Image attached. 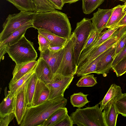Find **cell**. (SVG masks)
Returning a JSON list of instances; mask_svg holds the SVG:
<instances>
[{
  "label": "cell",
  "instance_id": "cell-32",
  "mask_svg": "<svg viewBox=\"0 0 126 126\" xmlns=\"http://www.w3.org/2000/svg\"><path fill=\"white\" fill-rule=\"evenodd\" d=\"M116 109L119 113L126 117V94H123L120 97L114 100Z\"/></svg>",
  "mask_w": 126,
  "mask_h": 126
},
{
  "label": "cell",
  "instance_id": "cell-21",
  "mask_svg": "<svg viewBox=\"0 0 126 126\" xmlns=\"http://www.w3.org/2000/svg\"><path fill=\"white\" fill-rule=\"evenodd\" d=\"M124 5H119L113 8V10L106 28H113L116 26L126 13L123 11Z\"/></svg>",
  "mask_w": 126,
  "mask_h": 126
},
{
  "label": "cell",
  "instance_id": "cell-36",
  "mask_svg": "<svg viewBox=\"0 0 126 126\" xmlns=\"http://www.w3.org/2000/svg\"><path fill=\"white\" fill-rule=\"evenodd\" d=\"M15 117L14 112L3 116H0V126H7Z\"/></svg>",
  "mask_w": 126,
  "mask_h": 126
},
{
  "label": "cell",
  "instance_id": "cell-10",
  "mask_svg": "<svg viewBox=\"0 0 126 126\" xmlns=\"http://www.w3.org/2000/svg\"><path fill=\"white\" fill-rule=\"evenodd\" d=\"M37 62L34 72L38 79L43 81L46 84L58 80L55 77L48 64L42 58L39 57Z\"/></svg>",
  "mask_w": 126,
  "mask_h": 126
},
{
  "label": "cell",
  "instance_id": "cell-33",
  "mask_svg": "<svg viewBox=\"0 0 126 126\" xmlns=\"http://www.w3.org/2000/svg\"><path fill=\"white\" fill-rule=\"evenodd\" d=\"M100 34L97 33L94 29L90 34L80 55L89 50L94 45L97 40Z\"/></svg>",
  "mask_w": 126,
  "mask_h": 126
},
{
  "label": "cell",
  "instance_id": "cell-5",
  "mask_svg": "<svg viewBox=\"0 0 126 126\" xmlns=\"http://www.w3.org/2000/svg\"><path fill=\"white\" fill-rule=\"evenodd\" d=\"M75 39V34L73 32L64 46L63 56L56 75L58 80L64 77L74 76L76 74L77 65L74 53Z\"/></svg>",
  "mask_w": 126,
  "mask_h": 126
},
{
  "label": "cell",
  "instance_id": "cell-1",
  "mask_svg": "<svg viewBox=\"0 0 126 126\" xmlns=\"http://www.w3.org/2000/svg\"><path fill=\"white\" fill-rule=\"evenodd\" d=\"M32 25L38 30L44 31L67 40L71 34L72 28L67 15L57 10L36 13Z\"/></svg>",
  "mask_w": 126,
  "mask_h": 126
},
{
  "label": "cell",
  "instance_id": "cell-16",
  "mask_svg": "<svg viewBox=\"0 0 126 126\" xmlns=\"http://www.w3.org/2000/svg\"><path fill=\"white\" fill-rule=\"evenodd\" d=\"M37 61H34L19 64H16L13 73V78L9 84H12L28 73L35 67Z\"/></svg>",
  "mask_w": 126,
  "mask_h": 126
},
{
  "label": "cell",
  "instance_id": "cell-28",
  "mask_svg": "<svg viewBox=\"0 0 126 126\" xmlns=\"http://www.w3.org/2000/svg\"><path fill=\"white\" fill-rule=\"evenodd\" d=\"M36 6V13L51 12L56 9L48 0H33Z\"/></svg>",
  "mask_w": 126,
  "mask_h": 126
},
{
  "label": "cell",
  "instance_id": "cell-25",
  "mask_svg": "<svg viewBox=\"0 0 126 126\" xmlns=\"http://www.w3.org/2000/svg\"><path fill=\"white\" fill-rule=\"evenodd\" d=\"M38 30V33L43 35L49 40L50 47L64 46L68 40L44 31Z\"/></svg>",
  "mask_w": 126,
  "mask_h": 126
},
{
  "label": "cell",
  "instance_id": "cell-30",
  "mask_svg": "<svg viewBox=\"0 0 126 126\" xmlns=\"http://www.w3.org/2000/svg\"><path fill=\"white\" fill-rule=\"evenodd\" d=\"M96 78L93 74H89L83 75L76 85L78 87H93L97 83Z\"/></svg>",
  "mask_w": 126,
  "mask_h": 126
},
{
  "label": "cell",
  "instance_id": "cell-17",
  "mask_svg": "<svg viewBox=\"0 0 126 126\" xmlns=\"http://www.w3.org/2000/svg\"><path fill=\"white\" fill-rule=\"evenodd\" d=\"M32 23L24 25L15 30L4 41L0 42V47L11 45L17 42L24 35L28 29L33 27Z\"/></svg>",
  "mask_w": 126,
  "mask_h": 126
},
{
  "label": "cell",
  "instance_id": "cell-27",
  "mask_svg": "<svg viewBox=\"0 0 126 126\" xmlns=\"http://www.w3.org/2000/svg\"><path fill=\"white\" fill-rule=\"evenodd\" d=\"M83 13L89 14L94 11L103 2L102 0H82Z\"/></svg>",
  "mask_w": 126,
  "mask_h": 126
},
{
  "label": "cell",
  "instance_id": "cell-4",
  "mask_svg": "<svg viewBox=\"0 0 126 126\" xmlns=\"http://www.w3.org/2000/svg\"><path fill=\"white\" fill-rule=\"evenodd\" d=\"M99 103L92 107L78 108L70 116L73 124L79 126H106Z\"/></svg>",
  "mask_w": 126,
  "mask_h": 126
},
{
  "label": "cell",
  "instance_id": "cell-40",
  "mask_svg": "<svg viewBox=\"0 0 126 126\" xmlns=\"http://www.w3.org/2000/svg\"><path fill=\"white\" fill-rule=\"evenodd\" d=\"M55 9L61 10L64 5L62 0H48Z\"/></svg>",
  "mask_w": 126,
  "mask_h": 126
},
{
  "label": "cell",
  "instance_id": "cell-12",
  "mask_svg": "<svg viewBox=\"0 0 126 126\" xmlns=\"http://www.w3.org/2000/svg\"><path fill=\"white\" fill-rule=\"evenodd\" d=\"M74 78V76L65 77L54 82L46 84L50 91L48 100L64 96L65 91L68 88Z\"/></svg>",
  "mask_w": 126,
  "mask_h": 126
},
{
  "label": "cell",
  "instance_id": "cell-41",
  "mask_svg": "<svg viewBox=\"0 0 126 126\" xmlns=\"http://www.w3.org/2000/svg\"><path fill=\"white\" fill-rule=\"evenodd\" d=\"M7 46L5 45L0 47V61L3 60L4 58V55L7 53Z\"/></svg>",
  "mask_w": 126,
  "mask_h": 126
},
{
  "label": "cell",
  "instance_id": "cell-8",
  "mask_svg": "<svg viewBox=\"0 0 126 126\" xmlns=\"http://www.w3.org/2000/svg\"><path fill=\"white\" fill-rule=\"evenodd\" d=\"M26 82L17 90L15 94L14 112L17 124L19 125L25 115L28 107L26 93Z\"/></svg>",
  "mask_w": 126,
  "mask_h": 126
},
{
  "label": "cell",
  "instance_id": "cell-9",
  "mask_svg": "<svg viewBox=\"0 0 126 126\" xmlns=\"http://www.w3.org/2000/svg\"><path fill=\"white\" fill-rule=\"evenodd\" d=\"M116 44L105 51V53L98 62L95 73L102 74L106 77L110 69L112 68V63L116 56Z\"/></svg>",
  "mask_w": 126,
  "mask_h": 126
},
{
  "label": "cell",
  "instance_id": "cell-44",
  "mask_svg": "<svg viewBox=\"0 0 126 126\" xmlns=\"http://www.w3.org/2000/svg\"><path fill=\"white\" fill-rule=\"evenodd\" d=\"M80 0H62L63 3L64 4L66 3L70 4L74 3Z\"/></svg>",
  "mask_w": 126,
  "mask_h": 126
},
{
  "label": "cell",
  "instance_id": "cell-24",
  "mask_svg": "<svg viewBox=\"0 0 126 126\" xmlns=\"http://www.w3.org/2000/svg\"><path fill=\"white\" fill-rule=\"evenodd\" d=\"M6 0L20 11H31L35 12L36 7L33 0Z\"/></svg>",
  "mask_w": 126,
  "mask_h": 126
},
{
  "label": "cell",
  "instance_id": "cell-39",
  "mask_svg": "<svg viewBox=\"0 0 126 126\" xmlns=\"http://www.w3.org/2000/svg\"><path fill=\"white\" fill-rule=\"evenodd\" d=\"M73 125V121L68 114L65 118L55 126H72Z\"/></svg>",
  "mask_w": 126,
  "mask_h": 126
},
{
  "label": "cell",
  "instance_id": "cell-22",
  "mask_svg": "<svg viewBox=\"0 0 126 126\" xmlns=\"http://www.w3.org/2000/svg\"><path fill=\"white\" fill-rule=\"evenodd\" d=\"M15 95L9 91L0 104V116H3L14 112Z\"/></svg>",
  "mask_w": 126,
  "mask_h": 126
},
{
  "label": "cell",
  "instance_id": "cell-34",
  "mask_svg": "<svg viewBox=\"0 0 126 126\" xmlns=\"http://www.w3.org/2000/svg\"><path fill=\"white\" fill-rule=\"evenodd\" d=\"M117 77L121 76L126 72V56L111 68Z\"/></svg>",
  "mask_w": 126,
  "mask_h": 126
},
{
  "label": "cell",
  "instance_id": "cell-42",
  "mask_svg": "<svg viewBox=\"0 0 126 126\" xmlns=\"http://www.w3.org/2000/svg\"><path fill=\"white\" fill-rule=\"evenodd\" d=\"M64 46H61L53 47H48V49L51 51L54 52H57L63 49L64 48Z\"/></svg>",
  "mask_w": 126,
  "mask_h": 126
},
{
  "label": "cell",
  "instance_id": "cell-23",
  "mask_svg": "<svg viewBox=\"0 0 126 126\" xmlns=\"http://www.w3.org/2000/svg\"><path fill=\"white\" fill-rule=\"evenodd\" d=\"M120 26H116L113 28L108 29L100 33L98 37L93 46L84 54L80 55L79 60L80 59L102 44L108 39Z\"/></svg>",
  "mask_w": 126,
  "mask_h": 126
},
{
  "label": "cell",
  "instance_id": "cell-18",
  "mask_svg": "<svg viewBox=\"0 0 126 126\" xmlns=\"http://www.w3.org/2000/svg\"><path fill=\"white\" fill-rule=\"evenodd\" d=\"M123 94L120 86L115 84H112L103 99L99 103L100 108L102 110L109 102L119 97Z\"/></svg>",
  "mask_w": 126,
  "mask_h": 126
},
{
  "label": "cell",
  "instance_id": "cell-7",
  "mask_svg": "<svg viewBox=\"0 0 126 126\" xmlns=\"http://www.w3.org/2000/svg\"><path fill=\"white\" fill-rule=\"evenodd\" d=\"M94 29L91 20L84 18L77 23L76 27L73 32L76 36L74 53L77 65L82 50L90 34Z\"/></svg>",
  "mask_w": 126,
  "mask_h": 126
},
{
  "label": "cell",
  "instance_id": "cell-37",
  "mask_svg": "<svg viewBox=\"0 0 126 126\" xmlns=\"http://www.w3.org/2000/svg\"><path fill=\"white\" fill-rule=\"evenodd\" d=\"M126 44V34L122 37L116 44L115 53L116 56L124 48Z\"/></svg>",
  "mask_w": 126,
  "mask_h": 126
},
{
  "label": "cell",
  "instance_id": "cell-26",
  "mask_svg": "<svg viewBox=\"0 0 126 126\" xmlns=\"http://www.w3.org/2000/svg\"><path fill=\"white\" fill-rule=\"evenodd\" d=\"M88 94H84L81 92L74 93L70 97L71 103L74 107L80 108L90 102L87 98Z\"/></svg>",
  "mask_w": 126,
  "mask_h": 126
},
{
  "label": "cell",
  "instance_id": "cell-31",
  "mask_svg": "<svg viewBox=\"0 0 126 126\" xmlns=\"http://www.w3.org/2000/svg\"><path fill=\"white\" fill-rule=\"evenodd\" d=\"M105 51L99 56L88 66L79 71L76 72V74L79 77L92 73H95L97 64L104 54Z\"/></svg>",
  "mask_w": 126,
  "mask_h": 126
},
{
  "label": "cell",
  "instance_id": "cell-13",
  "mask_svg": "<svg viewBox=\"0 0 126 126\" xmlns=\"http://www.w3.org/2000/svg\"><path fill=\"white\" fill-rule=\"evenodd\" d=\"M113 8L104 9L98 8L96 12L93 14V17L90 19L92 21L94 29L100 34L105 28L109 21Z\"/></svg>",
  "mask_w": 126,
  "mask_h": 126
},
{
  "label": "cell",
  "instance_id": "cell-6",
  "mask_svg": "<svg viewBox=\"0 0 126 126\" xmlns=\"http://www.w3.org/2000/svg\"><path fill=\"white\" fill-rule=\"evenodd\" d=\"M35 13L33 11H21L18 13L9 15L2 25V29L0 33V42L16 30L32 22Z\"/></svg>",
  "mask_w": 126,
  "mask_h": 126
},
{
  "label": "cell",
  "instance_id": "cell-2",
  "mask_svg": "<svg viewBox=\"0 0 126 126\" xmlns=\"http://www.w3.org/2000/svg\"><path fill=\"white\" fill-rule=\"evenodd\" d=\"M67 100L64 96L48 100L37 105L27 107L20 126H40L61 108L65 107Z\"/></svg>",
  "mask_w": 126,
  "mask_h": 126
},
{
  "label": "cell",
  "instance_id": "cell-14",
  "mask_svg": "<svg viewBox=\"0 0 126 126\" xmlns=\"http://www.w3.org/2000/svg\"><path fill=\"white\" fill-rule=\"evenodd\" d=\"M49 89L43 81L38 79L33 99L32 106L38 105L48 100Z\"/></svg>",
  "mask_w": 126,
  "mask_h": 126
},
{
  "label": "cell",
  "instance_id": "cell-43",
  "mask_svg": "<svg viewBox=\"0 0 126 126\" xmlns=\"http://www.w3.org/2000/svg\"><path fill=\"white\" fill-rule=\"evenodd\" d=\"M126 25V13L125 15L118 23L117 26H121Z\"/></svg>",
  "mask_w": 126,
  "mask_h": 126
},
{
  "label": "cell",
  "instance_id": "cell-3",
  "mask_svg": "<svg viewBox=\"0 0 126 126\" xmlns=\"http://www.w3.org/2000/svg\"><path fill=\"white\" fill-rule=\"evenodd\" d=\"M7 51L9 57L17 65L36 61L37 57L33 43L24 35L16 43L8 46Z\"/></svg>",
  "mask_w": 126,
  "mask_h": 126
},
{
  "label": "cell",
  "instance_id": "cell-19",
  "mask_svg": "<svg viewBox=\"0 0 126 126\" xmlns=\"http://www.w3.org/2000/svg\"><path fill=\"white\" fill-rule=\"evenodd\" d=\"M68 112L65 107L60 108L52 113L40 126H55L65 118Z\"/></svg>",
  "mask_w": 126,
  "mask_h": 126
},
{
  "label": "cell",
  "instance_id": "cell-35",
  "mask_svg": "<svg viewBox=\"0 0 126 126\" xmlns=\"http://www.w3.org/2000/svg\"><path fill=\"white\" fill-rule=\"evenodd\" d=\"M38 39L39 45L38 49L40 52H44L49 47L50 42L46 38L38 33Z\"/></svg>",
  "mask_w": 126,
  "mask_h": 126
},
{
  "label": "cell",
  "instance_id": "cell-20",
  "mask_svg": "<svg viewBox=\"0 0 126 126\" xmlns=\"http://www.w3.org/2000/svg\"><path fill=\"white\" fill-rule=\"evenodd\" d=\"M38 78L35 72L26 82V93L28 107L32 106V101Z\"/></svg>",
  "mask_w": 126,
  "mask_h": 126
},
{
  "label": "cell",
  "instance_id": "cell-29",
  "mask_svg": "<svg viewBox=\"0 0 126 126\" xmlns=\"http://www.w3.org/2000/svg\"><path fill=\"white\" fill-rule=\"evenodd\" d=\"M35 67L12 84H9V92L12 94L15 95L17 90L26 82L34 72Z\"/></svg>",
  "mask_w": 126,
  "mask_h": 126
},
{
  "label": "cell",
  "instance_id": "cell-11",
  "mask_svg": "<svg viewBox=\"0 0 126 126\" xmlns=\"http://www.w3.org/2000/svg\"><path fill=\"white\" fill-rule=\"evenodd\" d=\"M64 51V48L57 52L51 51L48 48L40 53V57L42 58L48 64L58 80L56 77V74L63 58Z\"/></svg>",
  "mask_w": 126,
  "mask_h": 126
},
{
  "label": "cell",
  "instance_id": "cell-15",
  "mask_svg": "<svg viewBox=\"0 0 126 126\" xmlns=\"http://www.w3.org/2000/svg\"><path fill=\"white\" fill-rule=\"evenodd\" d=\"M114 99L109 102L106 105L103 112L106 126H116L119 114L116 108Z\"/></svg>",
  "mask_w": 126,
  "mask_h": 126
},
{
  "label": "cell",
  "instance_id": "cell-38",
  "mask_svg": "<svg viewBox=\"0 0 126 126\" xmlns=\"http://www.w3.org/2000/svg\"><path fill=\"white\" fill-rule=\"evenodd\" d=\"M126 56V44L122 51L116 56L112 63V67L117 64L122 59Z\"/></svg>",
  "mask_w": 126,
  "mask_h": 126
},
{
  "label": "cell",
  "instance_id": "cell-46",
  "mask_svg": "<svg viewBox=\"0 0 126 126\" xmlns=\"http://www.w3.org/2000/svg\"><path fill=\"white\" fill-rule=\"evenodd\" d=\"M105 0H102L103 2ZM120 0L121 1H122L123 2H126V0Z\"/></svg>",
  "mask_w": 126,
  "mask_h": 126
},
{
  "label": "cell",
  "instance_id": "cell-45",
  "mask_svg": "<svg viewBox=\"0 0 126 126\" xmlns=\"http://www.w3.org/2000/svg\"><path fill=\"white\" fill-rule=\"evenodd\" d=\"M123 11L125 13H126V2L125 3L124 5Z\"/></svg>",
  "mask_w": 126,
  "mask_h": 126
}]
</instances>
